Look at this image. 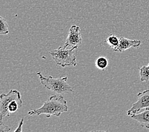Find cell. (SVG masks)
I'll use <instances>...</instances> for the list:
<instances>
[{
  "label": "cell",
  "instance_id": "6da1fadb",
  "mask_svg": "<svg viewBox=\"0 0 149 132\" xmlns=\"http://www.w3.org/2000/svg\"><path fill=\"white\" fill-rule=\"evenodd\" d=\"M68 110L67 102L62 95L54 94L45 101L40 108L32 109L28 112L31 116L46 115L48 118L52 116L59 117L63 112Z\"/></svg>",
  "mask_w": 149,
  "mask_h": 132
},
{
  "label": "cell",
  "instance_id": "7a4b0ae2",
  "mask_svg": "<svg viewBox=\"0 0 149 132\" xmlns=\"http://www.w3.org/2000/svg\"><path fill=\"white\" fill-rule=\"evenodd\" d=\"M22 102L19 91L10 90L8 94H2L0 95V121L22 108Z\"/></svg>",
  "mask_w": 149,
  "mask_h": 132
},
{
  "label": "cell",
  "instance_id": "3957f363",
  "mask_svg": "<svg viewBox=\"0 0 149 132\" xmlns=\"http://www.w3.org/2000/svg\"><path fill=\"white\" fill-rule=\"evenodd\" d=\"M37 74L40 78L41 85L50 90L53 94L63 95L73 91V89L67 83L68 78L67 76L58 78H55L52 76L45 77L41 72H38Z\"/></svg>",
  "mask_w": 149,
  "mask_h": 132
},
{
  "label": "cell",
  "instance_id": "277c9868",
  "mask_svg": "<svg viewBox=\"0 0 149 132\" xmlns=\"http://www.w3.org/2000/svg\"><path fill=\"white\" fill-rule=\"evenodd\" d=\"M77 47H69L63 45L57 49L49 52L52 59H54L56 65L65 67L66 66H77L76 56L74 54V50Z\"/></svg>",
  "mask_w": 149,
  "mask_h": 132
},
{
  "label": "cell",
  "instance_id": "5b68a950",
  "mask_svg": "<svg viewBox=\"0 0 149 132\" xmlns=\"http://www.w3.org/2000/svg\"><path fill=\"white\" fill-rule=\"evenodd\" d=\"M138 100L127 111V116H131L143 109H149V90L138 93Z\"/></svg>",
  "mask_w": 149,
  "mask_h": 132
},
{
  "label": "cell",
  "instance_id": "8992f818",
  "mask_svg": "<svg viewBox=\"0 0 149 132\" xmlns=\"http://www.w3.org/2000/svg\"><path fill=\"white\" fill-rule=\"evenodd\" d=\"M83 39L80 33V27L76 25H72L70 27L69 34L67 36L65 45L69 47H78L79 45L82 43Z\"/></svg>",
  "mask_w": 149,
  "mask_h": 132
},
{
  "label": "cell",
  "instance_id": "52a82bcc",
  "mask_svg": "<svg viewBox=\"0 0 149 132\" xmlns=\"http://www.w3.org/2000/svg\"><path fill=\"white\" fill-rule=\"evenodd\" d=\"M140 40H132L125 37H119V43L117 47L113 49L116 52H123L131 48H138L141 45Z\"/></svg>",
  "mask_w": 149,
  "mask_h": 132
},
{
  "label": "cell",
  "instance_id": "ba28073f",
  "mask_svg": "<svg viewBox=\"0 0 149 132\" xmlns=\"http://www.w3.org/2000/svg\"><path fill=\"white\" fill-rule=\"evenodd\" d=\"M131 117V118L136 120L140 124L141 126L149 129V109H145V111L136 113Z\"/></svg>",
  "mask_w": 149,
  "mask_h": 132
},
{
  "label": "cell",
  "instance_id": "9c48e42d",
  "mask_svg": "<svg viewBox=\"0 0 149 132\" xmlns=\"http://www.w3.org/2000/svg\"><path fill=\"white\" fill-rule=\"evenodd\" d=\"M140 76L141 81H149V63L147 66H143L140 68Z\"/></svg>",
  "mask_w": 149,
  "mask_h": 132
},
{
  "label": "cell",
  "instance_id": "30bf717a",
  "mask_svg": "<svg viewBox=\"0 0 149 132\" xmlns=\"http://www.w3.org/2000/svg\"><path fill=\"white\" fill-rule=\"evenodd\" d=\"M95 65L98 69L104 71L107 68L109 65L108 60L107 58L104 57H98L96 60Z\"/></svg>",
  "mask_w": 149,
  "mask_h": 132
},
{
  "label": "cell",
  "instance_id": "8fae6325",
  "mask_svg": "<svg viewBox=\"0 0 149 132\" xmlns=\"http://www.w3.org/2000/svg\"><path fill=\"white\" fill-rule=\"evenodd\" d=\"M105 43L109 45V46L112 49L117 47L119 43V38L117 37L116 35L111 34L105 40Z\"/></svg>",
  "mask_w": 149,
  "mask_h": 132
},
{
  "label": "cell",
  "instance_id": "7c38bea8",
  "mask_svg": "<svg viewBox=\"0 0 149 132\" xmlns=\"http://www.w3.org/2000/svg\"><path fill=\"white\" fill-rule=\"evenodd\" d=\"M9 33L8 26L6 21L2 17H0V34L6 35Z\"/></svg>",
  "mask_w": 149,
  "mask_h": 132
},
{
  "label": "cell",
  "instance_id": "4fadbf2b",
  "mask_svg": "<svg viewBox=\"0 0 149 132\" xmlns=\"http://www.w3.org/2000/svg\"><path fill=\"white\" fill-rule=\"evenodd\" d=\"M1 123H0V132H8L11 131V129L7 126L4 125V124H3L2 121H0Z\"/></svg>",
  "mask_w": 149,
  "mask_h": 132
},
{
  "label": "cell",
  "instance_id": "5bb4252c",
  "mask_svg": "<svg viewBox=\"0 0 149 132\" xmlns=\"http://www.w3.org/2000/svg\"><path fill=\"white\" fill-rule=\"evenodd\" d=\"M23 123H24V118L21 119V120L19 122V124L18 127H17V129H15L14 130V132H17V131H20V132H22V125H23Z\"/></svg>",
  "mask_w": 149,
  "mask_h": 132
}]
</instances>
